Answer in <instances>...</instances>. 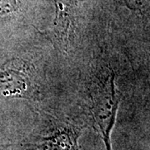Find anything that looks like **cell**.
<instances>
[{
	"label": "cell",
	"mask_w": 150,
	"mask_h": 150,
	"mask_svg": "<svg viewBox=\"0 0 150 150\" xmlns=\"http://www.w3.org/2000/svg\"><path fill=\"white\" fill-rule=\"evenodd\" d=\"M115 81L114 71L111 68H107L97 76L88 93V109L106 150H112L111 133L119 105V95Z\"/></svg>",
	"instance_id": "6da1fadb"
},
{
	"label": "cell",
	"mask_w": 150,
	"mask_h": 150,
	"mask_svg": "<svg viewBox=\"0 0 150 150\" xmlns=\"http://www.w3.org/2000/svg\"><path fill=\"white\" fill-rule=\"evenodd\" d=\"M32 69L21 59L8 62L0 70V98H27L33 93Z\"/></svg>",
	"instance_id": "7a4b0ae2"
},
{
	"label": "cell",
	"mask_w": 150,
	"mask_h": 150,
	"mask_svg": "<svg viewBox=\"0 0 150 150\" xmlns=\"http://www.w3.org/2000/svg\"><path fill=\"white\" fill-rule=\"evenodd\" d=\"M80 133V129L67 124L23 147L26 150H79L78 141Z\"/></svg>",
	"instance_id": "3957f363"
},
{
	"label": "cell",
	"mask_w": 150,
	"mask_h": 150,
	"mask_svg": "<svg viewBox=\"0 0 150 150\" xmlns=\"http://www.w3.org/2000/svg\"><path fill=\"white\" fill-rule=\"evenodd\" d=\"M56 16L54 20V32L63 43H68L74 21L77 0H54Z\"/></svg>",
	"instance_id": "277c9868"
},
{
	"label": "cell",
	"mask_w": 150,
	"mask_h": 150,
	"mask_svg": "<svg viewBox=\"0 0 150 150\" xmlns=\"http://www.w3.org/2000/svg\"><path fill=\"white\" fill-rule=\"evenodd\" d=\"M18 8V0H0V16L15 12Z\"/></svg>",
	"instance_id": "5b68a950"
},
{
	"label": "cell",
	"mask_w": 150,
	"mask_h": 150,
	"mask_svg": "<svg viewBox=\"0 0 150 150\" xmlns=\"http://www.w3.org/2000/svg\"><path fill=\"white\" fill-rule=\"evenodd\" d=\"M124 3L133 11H143L150 6V0H124Z\"/></svg>",
	"instance_id": "8992f818"
}]
</instances>
